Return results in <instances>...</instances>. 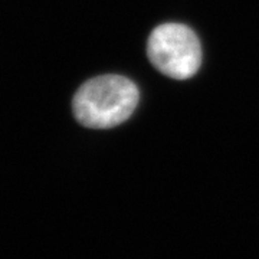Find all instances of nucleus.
Listing matches in <instances>:
<instances>
[{"label": "nucleus", "instance_id": "nucleus-2", "mask_svg": "<svg viewBox=\"0 0 259 259\" xmlns=\"http://www.w3.org/2000/svg\"><path fill=\"white\" fill-rule=\"evenodd\" d=\"M150 62L173 79L192 78L202 64V47L190 28L164 23L151 32L147 42Z\"/></svg>", "mask_w": 259, "mask_h": 259}, {"label": "nucleus", "instance_id": "nucleus-1", "mask_svg": "<svg viewBox=\"0 0 259 259\" xmlns=\"http://www.w3.org/2000/svg\"><path fill=\"white\" fill-rule=\"evenodd\" d=\"M137 104L139 90L133 81L121 75H100L78 88L72 112L83 127L105 130L128 120Z\"/></svg>", "mask_w": 259, "mask_h": 259}]
</instances>
